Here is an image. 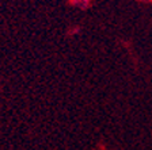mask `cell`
<instances>
[{
  "label": "cell",
  "instance_id": "cell-1",
  "mask_svg": "<svg viewBox=\"0 0 152 150\" xmlns=\"http://www.w3.org/2000/svg\"><path fill=\"white\" fill-rule=\"evenodd\" d=\"M141 1H152V0H141Z\"/></svg>",
  "mask_w": 152,
  "mask_h": 150
}]
</instances>
